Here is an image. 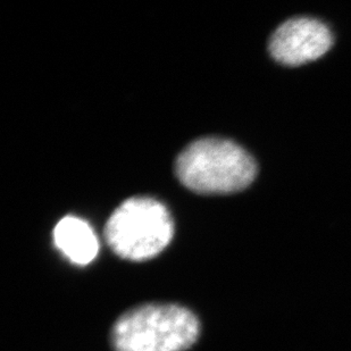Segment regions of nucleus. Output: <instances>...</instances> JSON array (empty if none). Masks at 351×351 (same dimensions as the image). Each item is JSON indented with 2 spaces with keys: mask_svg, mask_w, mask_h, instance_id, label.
Masks as SVG:
<instances>
[{
  "mask_svg": "<svg viewBox=\"0 0 351 351\" xmlns=\"http://www.w3.org/2000/svg\"><path fill=\"white\" fill-rule=\"evenodd\" d=\"M333 34L326 24L312 17H293L274 31L269 53L278 63L297 66L328 53Z\"/></svg>",
  "mask_w": 351,
  "mask_h": 351,
  "instance_id": "obj_4",
  "label": "nucleus"
},
{
  "mask_svg": "<svg viewBox=\"0 0 351 351\" xmlns=\"http://www.w3.org/2000/svg\"><path fill=\"white\" fill-rule=\"evenodd\" d=\"M53 239L55 247L74 265H89L99 252L96 233L77 216L60 219L53 229Z\"/></svg>",
  "mask_w": 351,
  "mask_h": 351,
  "instance_id": "obj_5",
  "label": "nucleus"
},
{
  "mask_svg": "<svg viewBox=\"0 0 351 351\" xmlns=\"http://www.w3.org/2000/svg\"><path fill=\"white\" fill-rule=\"evenodd\" d=\"M174 237L172 216L162 202L148 197L130 198L105 226V240L119 258L146 262L164 252Z\"/></svg>",
  "mask_w": 351,
  "mask_h": 351,
  "instance_id": "obj_3",
  "label": "nucleus"
},
{
  "mask_svg": "<svg viewBox=\"0 0 351 351\" xmlns=\"http://www.w3.org/2000/svg\"><path fill=\"white\" fill-rule=\"evenodd\" d=\"M202 335L191 309L176 302H147L119 315L110 328L114 351H186Z\"/></svg>",
  "mask_w": 351,
  "mask_h": 351,
  "instance_id": "obj_1",
  "label": "nucleus"
},
{
  "mask_svg": "<svg viewBox=\"0 0 351 351\" xmlns=\"http://www.w3.org/2000/svg\"><path fill=\"white\" fill-rule=\"evenodd\" d=\"M183 186L202 195L238 193L252 184L257 165L242 147L231 140L202 138L186 147L176 162Z\"/></svg>",
  "mask_w": 351,
  "mask_h": 351,
  "instance_id": "obj_2",
  "label": "nucleus"
}]
</instances>
